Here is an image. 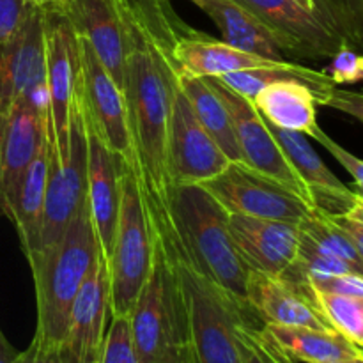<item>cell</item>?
<instances>
[{"mask_svg":"<svg viewBox=\"0 0 363 363\" xmlns=\"http://www.w3.org/2000/svg\"><path fill=\"white\" fill-rule=\"evenodd\" d=\"M218 27L222 41L269 60H287L280 39L236 0H190Z\"/></svg>","mask_w":363,"mask_h":363,"instance_id":"obj_23","label":"cell"},{"mask_svg":"<svg viewBox=\"0 0 363 363\" xmlns=\"http://www.w3.org/2000/svg\"><path fill=\"white\" fill-rule=\"evenodd\" d=\"M126 99L131 142V172L140 190L156 240L170 262L174 261V230L170 204L174 183L169 174L167 142L177 69L172 60L151 41L128 35Z\"/></svg>","mask_w":363,"mask_h":363,"instance_id":"obj_1","label":"cell"},{"mask_svg":"<svg viewBox=\"0 0 363 363\" xmlns=\"http://www.w3.org/2000/svg\"><path fill=\"white\" fill-rule=\"evenodd\" d=\"M82 117H84L85 137H87V206L98 234L99 248L103 257L106 259L112 248L117 213H119L121 160L103 144L91 123L85 119L84 112Z\"/></svg>","mask_w":363,"mask_h":363,"instance_id":"obj_19","label":"cell"},{"mask_svg":"<svg viewBox=\"0 0 363 363\" xmlns=\"http://www.w3.org/2000/svg\"><path fill=\"white\" fill-rule=\"evenodd\" d=\"M268 123V121H266ZM269 131L275 137L286 155L287 162L294 169L296 176L307 190L308 202L318 213L325 216H335L353 208L363 201L360 191H351L326 163L319 158L318 152L308 144L307 137L296 131L282 130L268 123Z\"/></svg>","mask_w":363,"mask_h":363,"instance_id":"obj_15","label":"cell"},{"mask_svg":"<svg viewBox=\"0 0 363 363\" xmlns=\"http://www.w3.org/2000/svg\"><path fill=\"white\" fill-rule=\"evenodd\" d=\"M262 332L294 362L321 363L328 360L363 358L362 347L335 330H315L303 326L262 325Z\"/></svg>","mask_w":363,"mask_h":363,"instance_id":"obj_25","label":"cell"},{"mask_svg":"<svg viewBox=\"0 0 363 363\" xmlns=\"http://www.w3.org/2000/svg\"><path fill=\"white\" fill-rule=\"evenodd\" d=\"M99 255L101 248L85 197L60 240L27 259L38 305L34 339L52 344L66 340L73 301Z\"/></svg>","mask_w":363,"mask_h":363,"instance_id":"obj_3","label":"cell"},{"mask_svg":"<svg viewBox=\"0 0 363 363\" xmlns=\"http://www.w3.org/2000/svg\"><path fill=\"white\" fill-rule=\"evenodd\" d=\"M20 351L14 350L0 330V363H16Z\"/></svg>","mask_w":363,"mask_h":363,"instance_id":"obj_39","label":"cell"},{"mask_svg":"<svg viewBox=\"0 0 363 363\" xmlns=\"http://www.w3.org/2000/svg\"><path fill=\"white\" fill-rule=\"evenodd\" d=\"M229 233L236 250L252 272L280 277L298 255L300 227L280 220L229 213Z\"/></svg>","mask_w":363,"mask_h":363,"instance_id":"obj_14","label":"cell"},{"mask_svg":"<svg viewBox=\"0 0 363 363\" xmlns=\"http://www.w3.org/2000/svg\"><path fill=\"white\" fill-rule=\"evenodd\" d=\"M50 131L48 116L32 110L23 99H16L4 123L2 158H0V197L7 216L20 177L38 155Z\"/></svg>","mask_w":363,"mask_h":363,"instance_id":"obj_20","label":"cell"},{"mask_svg":"<svg viewBox=\"0 0 363 363\" xmlns=\"http://www.w3.org/2000/svg\"><path fill=\"white\" fill-rule=\"evenodd\" d=\"M298 227L300 233L319 250L342 259L363 272V250L354 247L353 241L321 213L314 209Z\"/></svg>","mask_w":363,"mask_h":363,"instance_id":"obj_28","label":"cell"},{"mask_svg":"<svg viewBox=\"0 0 363 363\" xmlns=\"http://www.w3.org/2000/svg\"><path fill=\"white\" fill-rule=\"evenodd\" d=\"M314 6L333 30L353 48H362L363 0H314Z\"/></svg>","mask_w":363,"mask_h":363,"instance_id":"obj_29","label":"cell"},{"mask_svg":"<svg viewBox=\"0 0 363 363\" xmlns=\"http://www.w3.org/2000/svg\"><path fill=\"white\" fill-rule=\"evenodd\" d=\"M85 197H87V137H85L80 103L77 98L71 116L67 155L62 160H57L50 149L39 250L60 240L73 216L84 204Z\"/></svg>","mask_w":363,"mask_h":363,"instance_id":"obj_9","label":"cell"},{"mask_svg":"<svg viewBox=\"0 0 363 363\" xmlns=\"http://www.w3.org/2000/svg\"><path fill=\"white\" fill-rule=\"evenodd\" d=\"M170 216L174 261L186 262L206 280L247 303L250 269L230 238L229 211L201 184H177L172 190Z\"/></svg>","mask_w":363,"mask_h":363,"instance_id":"obj_2","label":"cell"},{"mask_svg":"<svg viewBox=\"0 0 363 363\" xmlns=\"http://www.w3.org/2000/svg\"><path fill=\"white\" fill-rule=\"evenodd\" d=\"M176 82L177 87L190 101L199 123L215 140L220 151L229 158L230 163H245L229 110L223 99L216 94L215 89L208 84V80L186 73H177Z\"/></svg>","mask_w":363,"mask_h":363,"instance_id":"obj_26","label":"cell"},{"mask_svg":"<svg viewBox=\"0 0 363 363\" xmlns=\"http://www.w3.org/2000/svg\"><path fill=\"white\" fill-rule=\"evenodd\" d=\"M259 18L296 60L332 59L342 46H351L321 14L298 0H236ZM353 48V46H351ZM357 50V48H354Z\"/></svg>","mask_w":363,"mask_h":363,"instance_id":"obj_11","label":"cell"},{"mask_svg":"<svg viewBox=\"0 0 363 363\" xmlns=\"http://www.w3.org/2000/svg\"><path fill=\"white\" fill-rule=\"evenodd\" d=\"M236 339L241 363H275L266 347L261 328H257L250 319L238 325Z\"/></svg>","mask_w":363,"mask_h":363,"instance_id":"obj_31","label":"cell"},{"mask_svg":"<svg viewBox=\"0 0 363 363\" xmlns=\"http://www.w3.org/2000/svg\"><path fill=\"white\" fill-rule=\"evenodd\" d=\"M308 286L315 287L319 291L340 296L363 298V275L358 273H340V275L318 277V279H307L303 277Z\"/></svg>","mask_w":363,"mask_h":363,"instance_id":"obj_35","label":"cell"},{"mask_svg":"<svg viewBox=\"0 0 363 363\" xmlns=\"http://www.w3.org/2000/svg\"><path fill=\"white\" fill-rule=\"evenodd\" d=\"M27 2L41 11H55L60 9L62 6H66L69 0H27Z\"/></svg>","mask_w":363,"mask_h":363,"instance_id":"obj_40","label":"cell"},{"mask_svg":"<svg viewBox=\"0 0 363 363\" xmlns=\"http://www.w3.org/2000/svg\"><path fill=\"white\" fill-rule=\"evenodd\" d=\"M16 363H80L66 344L41 342L32 339L30 346L20 351Z\"/></svg>","mask_w":363,"mask_h":363,"instance_id":"obj_33","label":"cell"},{"mask_svg":"<svg viewBox=\"0 0 363 363\" xmlns=\"http://www.w3.org/2000/svg\"><path fill=\"white\" fill-rule=\"evenodd\" d=\"M98 363H138L128 315H110Z\"/></svg>","mask_w":363,"mask_h":363,"instance_id":"obj_30","label":"cell"},{"mask_svg":"<svg viewBox=\"0 0 363 363\" xmlns=\"http://www.w3.org/2000/svg\"><path fill=\"white\" fill-rule=\"evenodd\" d=\"M314 138L319 142V144L323 145V147L326 149V151L332 152L333 158H335L337 162H339L340 165H342L344 169L350 172V176L353 177V183L357 184L358 191H362V186H363V163H362V160L358 158V156L347 152L346 149L342 147V145L337 144L333 138H330L328 135H326V131L323 130V128H319V131L315 133Z\"/></svg>","mask_w":363,"mask_h":363,"instance_id":"obj_36","label":"cell"},{"mask_svg":"<svg viewBox=\"0 0 363 363\" xmlns=\"http://www.w3.org/2000/svg\"><path fill=\"white\" fill-rule=\"evenodd\" d=\"M206 80L215 89L216 94L223 99L227 110H229L245 163L250 169L277 181L287 190L294 191L305 202H308V195L303 183L296 176L291 163L287 162L286 155L269 131L268 123L257 112L254 103L234 92L227 85H223L218 78H206Z\"/></svg>","mask_w":363,"mask_h":363,"instance_id":"obj_12","label":"cell"},{"mask_svg":"<svg viewBox=\"0 0 363 363\" xmlns=\"http://www.w3.org/2000/svg\"><path fill=\"white\" fill-rule=\"evenodd\" d=\"M158 240L151 225L133 172L121 163L119 213L112 248L106 257L110 280V315H130L152 264Z\"/></svg>","mask_w":363,"mask_h":363,"instance_id":"obj_5","label":"cell"},{"mask_svg":"<svg viewBox=\"0 0 363 363\" xmlns=\"http://www.w3.org/2000/svg\"><path fill=\"white\" fill-rule=\"evenodd\" d=\"M201 186H204L227 211L238 215L300 225L314 211V208L294 191L245 163H230L225 170L201 183Z\"/></svg>","mask_w":363,"mask_h":363,"instance_id":"obj_8","label":"cell"},{"mask_svg":"<svg viewBox=\"0 0 363 363\" xmlns=\"http://www.w3.org/2000/svg\"><path fill=\"white\" fill-rule=\"evenodd\" d=\"M45 69L43 13L35 7L21 30L0 45V116H6L25 87Z\"/></svg>","mask_w":363,"mask_h":363,"instance_id":"obj_21","label":"cell"},{"mask_svg":"<svg viewBox=\"0 0 363 363\" xmlns=\"http://www.w3.org/2000/svg\"><path fill=\"white\" fill-rule=\"evenodd\" d=\"M55 11L67 18L78 38L91 45L101 66L123 91L128 39L112 0H69Z\"/></svg>","mask_w":363,"mask_h":363,"instance_id":"obj_17","label":"cell"},{"mask_svg":"<svg viewBox=\"0 0 363 363\" xmlns=\"http://www.w3.org/2000/svg\"><path fill=\"white\" fill-rule=\"evenodd\" d=\"M167 160L174 186L201 184L230 165L229 158L199 123L190 101L177 87V82L170 105Z\"/></svg>","mask_w":363,"mask_h":363,"instance_id":"obj_13","label":"cell"},{"mask_svg":"<svg viewBox=\"0 0 363 363\" xmlns=\"http://www.w3.org/2000/svg\"><path fill=\"white\" fill-rule=\"evenodd\" d=\"M156 363H195L194 353H191V347L188 344L186 333L170 340Z\"/></svg>","mask_w":363,"mask_h":363,"instance_id":"obj_38","label":"cell"},{"mask_svg":"<svg viewBox=\"0 0 363 363\" xmlns=\"http://www.w3.org/2000/svg\"><path fill=\"white\" fill-rule=\"evenodd\" d=\"M298 2H300V4H301V6L308 7V9L315 11V6H314V0H298ZM315 13H318V11H315Z\"/></svg>","mask_w":363,"mask_h":363,"instance_id":"obj_42","label":"cell"},{"mask_svg":"<svg viewBox=\"0 0 363 363\" xmlns=\"http://www.w3.org/2000/svg\"><path fill=\"white\" fill-rule=\"evenodd\" d=\"M50 133V131H48ZM50 167V138L43 142L38 155L32 158L23 176L20 177L16 194L7 216L14 222L20 236L21 248L27 259L39 250V233H41L43 208H45L46 179Z\"/></svg>","mask_w":363,"mask_h":363,"instance_id":"obj_24","label":"cell"},{"mask_svg":"<svg viewBox=\"0 0 363 363\" xmlns=\"http://www.w3.org/2000/svg\"><path fill=\"white\" fill-rule=\"evenodd\" d=\"M35 7L27 0H0V45L11 41Z\"/></svg>","mask_w":363,"mask_h":363,"instance_id":"obj_34","label":"cell"},{"mask_svg":"<svg viewBox=\"0 0 363 363\" xmlns=\"http://www.w3.org/2000/svg\"><path fill=\"white\" fill-rule=\"evenodd\" d=\"M321 363H363V358H346V360H328Z\"/></svg>","mask_w":363,"mask_h":363,"instance_id":"obj_41","label":"cell"},{"mask_svg":"<svg viewBox=\"0 0 363 363\" xmlns=\"http://www.w3.org/2000/svg\"><path fill=\"white\" fill-rule=\"evenodd\" d=\"M80 48V106L85 119L123 165L131 167L130 131L126 99L119 85L106 73L85 39L78 38Z\"/></svg>","mask_w":363,"mask_h":363,"instance_id":"obj_10","label":"cell"},{"mask_svg":"<svg viewBox=\"0 0 363 363\" xmlns=\"http://www.w3.org/2000/svg\"><path fill=\"white\" fill-rule=\"evenodd\" d=\"M110 318V280L103 254L85 277L73 301L66 344L80 363H98Z\"/></svg>","mask_w":363,"mask_h":363,"instance_id":"obj_16","label":"cell"},{"mask_svg":"<svg viewBox=\"0 0 363 363\" xmlns=\"http://www.w3.org/2000/svg\"><path fill=\"white\" fill-rule=\"evenodd\" d=\"M183 301L186 339L195 363H241L238 325L252 308L199 275L183 261L172 262Z\"/></svg>","mask_w":363,"mask_h":363,"instance_id":"obj_4","label":"cell"},{"mask_svg":"<svg viewBox=\"0 0 363 363\" xmlns=\"http://www.w3.org/2000/svg\"><path fill=\"white\" fill-rule=\"evenodd\" d=\"M301 286V284H300ZM312 301L319 314L323 315L328 326L346 337L354 346H363V298L340 296V294L325 293L308 286L303 280Z\"/></svg>","mask_w":363,"mask_h":363,"instance_id":"obj_27","label":"cell"},{"mask_svg":"<svg viewBox=\"0 0 363 363\" xmlns=\"http://www.w3.org/2000/svg\"><path fill=\"white\" fill-rule=\"evenodd\" d=\"M323 71L335 85L357 84L363 78V59L358 50L351 48V46H342L332 57V64Z\"/></svg>","mask_w":363,"mask_h":363,"instance_id":"obj_32","label":"cell"},{"mask_svg":"<svg viewBox=\"0 0 363 363\" xmlns=\"http://www.w3.org/2000/svg\"><path fill=\"white\" fill-rule=\"evenodd\" d=\"M326 218L332 223H335V225L353 241L354 247L363 250V201L357 202L353 208L340 213V215L326 216Z\"/></svg>","mask_w":363,"mask_h":363,"instance_id":"obj_37","label":"cell"},{"mask_svg":"<svg viewBox=\"0 0 363 363\" xmlns=\"http://www.w3.org/2000/svg\"><path fill=\"white\" fill-rule=\"evenodd\" d=\"M247 303L262 325L332 330L315 308L307 287L284 277L248 272Z\"/></svg>","mask_w":363,"mask_h":363,"instance_id":"obj_18","label":"cell"},{"mask_svg":"<svg viewBox=\"0 0 363 363\" xmlns=\"http://www.w3.org/2000/svg\"><path fill=\"white\" fill-rule=\"evenodd\" d=\"M45 34V74L48 89L50 149L62 160L69 147L71 116L80 92L78 35L59 11H41Z\"/></svg>","mask_w":363,"mask_h":363,"instance_id":"obj_6","label":"cell"},{"mask_svg":"<svg viewBox=\"0 0 363 363\" xmlns=\"http://www.w3.org/2000/svg\"><path fill=\"white\" fill-rule=\"evenodd\" d=\"M172 60L177 73L191 77L218 78L238 71L255 69L269 66L279 60H269L255 53L230 46L229 43L218 41L202 32L188 28L172 50Z\"/></svg>","mask_w":363,"mask_h":363,"instance_id":"obj_22","label":"cell"},{"mask_svg":"<svg viewBox=\"0 0 363 363\" xmlns=\"http://www.w3.org/2000/svg\"><path fill=\"white\" fill-rule=\"evenodd\" d=\"M128 318L138 363H156L170 340L186 333L176 273L160 245L151 273Z\"/></svg>","mask_w":363,"mask_h":363,"instance_id":"obj_7","label":"cell"}]
</instances>
